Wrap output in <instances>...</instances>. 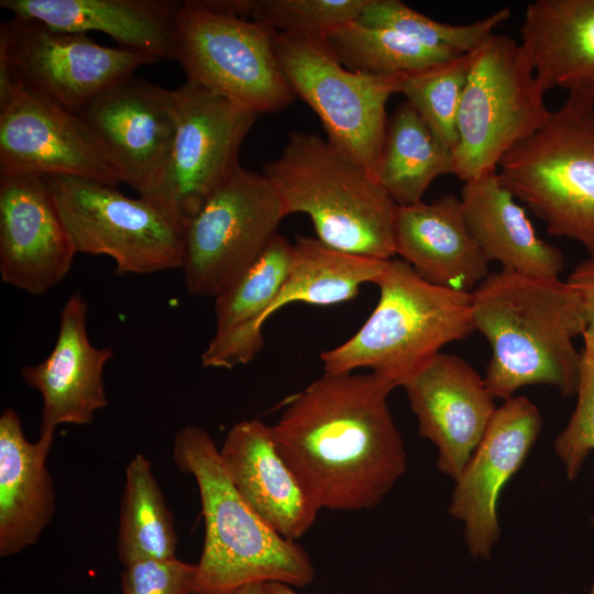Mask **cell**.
I'll return each mask as SVG.
<instances>
[{
	"mask_svg": "<svg viewBox=\"0 0 594 594\" xmlns=\"http://www.w3.org/2000/svg\"><path fill=\"white\" fill-rule=\"evenodd\" d=\"M394 388L372 372H324L271 426L277 451L319 510L373 508L405 474V444L388 406Z\"/></svg>",
	"mask_w": 594,
	"mask_h": 594,
	"instance_id": "obj_1",
	"label": "cell"
},
{
	"mask_svg": "<svg viewBox=\"0 0 594 594\" xmlns=\"http://www.w3.org/2000/svg\"><path fill=\"white\" fill-rule=\"evenodd\" d=\"M475 331L491 346L485 383L506 400L521 387L548 385L576 395L586 318L582 300L566 280L501 270L471 293Z\"/></svg>",
	"mask_w": 594,
	"mask_h": 594,
	"instance_id": "obj_2",
	"label": "cell"
},
{
	"mask_svg": "<svg viewBox=\"0 0 594 594\" xmlns=\"http://www.w3.org/2000/svg\"><path fill=\"white\" fill-rule=\"evenodd\" d=\"M173 460L195 479L205 520L193 594H231L250 583L302 587L314 581L315 568L306 550L279 535L244 501L206 430L179 429Z\"/></svg>",
	"mask_w": 594,
	"mask_h": 594,
	"instance_id": "obj_3",
	"label": "cell"
},
{
	"mask_svg": "<svg viewBox=\"0 0 594 594\" xmlns=\"http://www.w3.org/2000/svg\"><path fill=\"white\" fill-rule=\"evenodd\" d=\"M263 174L285 215L306 213L317 239L339 251L388 261L396 255V204L359 162L318 134L293 131Z\"/></svg>",
	"mask_w": 594,
	"mask_h": 594,
	"instance_id": "obj_4",
	"label": "cell"
},
{
	"mask_svg": "<svg viewBox=\"0 0 594 594\" xmlns=\"http://www.w3.org/2000/svg\"><path fill=\"white\" fill-rule=\"evenodd\" d=\"M375 284L380 299L364 324L321 353L326 373L370 369L403 387L444 345L475 331L471 293L431 284L402 258L387 261Z\"/></svg>",
	"mask_w": 594,
	"mask_h": 594,
	"instance_id": "obj_5",
	"label": "cell"
},
{
	"mask_svg": "<svg viewBox=\"0 0 594 594\" xmlns=\"http://www.w3.org/2000/svg\"><path fill=\"white\" fill-rule=\"evenodd\" d=\"M497 169L501 183L550 234L573 239L594 255V95L569 92Z\"/></svg>",
	"mask_w": 594,
	"mask_h": 594,
	"instance_id": "obj_6",
	"label": "cell"
},
{
	"mask_svg": "<svg viewBox=\"0 0 594 594\" xmlns=\"http://www.w3.org/2000/svg\"><path fill=\"white\" fill-rule=\"evenodd\" d=\"M544 94L522 45L490 35L474 50L463 91L453 175L466 183L496 172L503 156L548 120Z\"/></svg>",
	"mask_w": 594,
	"mask_h": 594,
	"instance_id": "obj_7",
	"label": "cell"
},
{
	"mask_svg": "<svg viewBox=\"0 0 594 594\" xmlns=\"http://www.w3.org/2000/svg\"><path fill=\"white\" fill-rule=\"evenodd\" d=\"M273 29L213 11L201 0L183 1L178 16V61L187 81L200 85L257 114L294 100L276 53Z\"/></svg>",
	"mask_w": 594,
	"mask_h": 594,
	"instance_id": "obj_8",
	"label": "cell"
},
{
	"mask_svg": "<svg viewBox=\"0 0 594 594\" xmlns=\"http://www.w3.org/2000/svg\"><path fill=\"white\" fill-rule=\"evenodd\" d=\"M43 179L77 253L107 255L119 274L182 268L184 231L152 200L94 179Z\"/></svg>",
	"mask_w": 594,
	"mask_h": 594,
	"instance_id": "obj_9",
	"label": "cell"
},
{
	"mask_svg": "<svg viewBox=\"0 0 594 594\" xmlns=\"http://www.w3.org/2000/svg\"><path fill=\"white\" fill-rule=\"evenodd\" d=\"M285 217L270 179L239 166L184 230L187 292L213 298L226 292L262 255Z\"/></svg>",
	"mask_w": 594,
	"mask_h": 594,
	"instance_id": "obj_10",
	"label": "cell"
},
{
	"mask_svg": "<svg viewBox=\"0 0 594 594\" xmlns=\"http://www.w3.org/2000/svg\"><path fill=\"white\" fill-rule=\"evenodd\" d=\"M276 53L294 92L319 117L327 140L375 178L386 132V103L405 76L346 68L319 38L277 33Z\"/></svg>",
	"mask_w": 594,
	"mask_h": 594,
	"instance_id": "obj_11",
	"label": "cell"
},
{
	"mask_svg": "<svg viewBox=\"0 0 594 594\" xmlns=\"http://www.w3.org/2000/svg\"><path fill=\"white\" fill-rule=\"evenodd\" d=\"M177 94L178 119L169 155L140 196L160 206L184 231L240 166L241 144L258 114L190 81Z\"/></svg>",
	"mask_w": 594,
	"mask_h": 594,
	"instance_id": "obj_12",
	"label": "cell"
},
{
	"mask_svg": "<svg viewBox=\"0 0 594 594\" xmlns=\"http://www.w3.org/2000/svg\"><path fill=\"white\" fill-rule=\"evenodd\" d=\"M0 55L16 80L77 114L112 84L160 61L147 52L99 45L86 33L20 18L1 22Z\"/></svg>",
	"mask_w": 594,
	"mask_h": 594,
	"instance_id": "obj_13",
	"label": "cell"
},
{
	"mask_svg": "<svg viewBox=\"0 0 594 594\" xmlns=\"http://www.w3.org/2000/svg\"><path fill=\"white\" fill-rule=\"evenodd\" d=\"M6 174L123 183L79 114L15 78L0 97V175Z\"/></svg>",
	"mask_w": 594,
	"mask_h": 594,
	"instance_id": "obj_14",
	"label": "cell"
},
{
	"mask_svg": "<svg viewBox=\"0 0 594 594\" xmlns=\"http://www.w3.org/2000/svg\"><path fill=\"white\" fill-rule=\"evenodd\" d=\"M122 182L143 195L163 169L178 119V94L133 75L109 86L79 113Z\"/></svg>",
	"mask_w": 594,
	"mask_h": 594,
	"instance_id": "obj_15",
	"label": "cell"
},
{
	"mask_svg": "<svg viewBox=\"0 0 594 594\" xmlns=\"http://www.w3.org/2000/svg\"><path fill=\"white\" fill-rule=\"evenodd\" d=\"M541 426L539 409L529 398L513 396L504 400L454 480L449 512L463 524V537L473 559L491 558L501 536L498 497L524 464Z\"/></svg>",
	"mask_w": 594,
	"mask_h": 594,
	"instance_id": "obj_16",
	"label": "cell"
},
{
	"mask_svg": "<svg viewBox=\"0 0 594 594\" xmlns=\"http://www.w3.org/2000/svg\"><path fill=\"white\" fill-rule=\"evenodd\" d=\"M418 431L437 449V468L455 480L496 410L484 377L462 358L440 352L403 386Z\"/></svg>",
	"mask_w": 594,
	"mask_h": 594,
	"instance_id": "obj_17",
	"label": "cell"
},
{
	"mask_svg": "<svg viewBox=\"0 0 594 594\" xmlns=\"http://www.w3.org/2000/svg\"><path fill=\"white\" fill-rule=\"evenodd\" d=\"M76 253L43 177L0 175L2 282L45 294L65 278Z\"/></svg>",
	"mask_w": 594,
	"mask_h": 594,
	"instance_id": "obj_18",
	"label": "cell"
},
{
	"mask_svg": "<svg viewBox=\"0 0 594 594\" xmlns=\"http://www.w3.org/2000/svg\"><path fill=\"white\" fill-rule=\"evenodd\" d=\"M87 309L81 295L73 293L62 309L52 352L42 362L21 369L24 383L42 396L38 437L54 436L64 424L89 425L108 405L103 370L113 351L90 343Z\"/></svg>",
	"mask_w": 594,
	"mask_h": 594,
	"instance_id": "obj_19",
	"label": "cell"
},
{
	"mask_svg": "<svg viewBox=\"0 0 594 594\" xmlns=\"http://www.w3.org/2000/svg\"><path fill=\"white\" fill-rule=\"evenodd\" d=\"M219 455L239 494L279 535L296 541L315 524L319 509L277 451L271 426L239 421Z\"/></svg>",
	"mask_w": 594,
	"mask_h": 594,
	"instance_id": "obj_20",
	"label": "cell"
},
{
	"mask_svg": "<svg viewBox=\"0 0 594 594\" xmlns=\"http://www.w3.org/2000/svg\"><path fill=\"white\" fill-rule=\"evenodd\" d=\"M396 254L427 282L472 293L488 275V261L472 237L460 197L397 206Z\"/></svg>",
	"mask_w": 594,
	"mask_h": 594,
	"instance_id": "obj_21",
	"label": "cell"
},
{
	"mask_svg": "<svg viewBox=\"0 0 594 594\" xmlns=\"http://www.w3.org/2000/svg\"><path fill=\"white\" fill-rule=\"evenodd\" d=\"M183 2L168 0H1L13 18L87 33L98 31L121 47L176 59Z\"/></svg>",
	"mask_w": 594,
	"mask_h": 594,
	"instance_id": "obj_22",
	"label": "cell"
},
{
	"mask_svg": "<svg viewBox=\"0 0 594 594\" xmlns=\"http://www.w3.org/2000/svg\"><path fill=\"white\" fill-rule=\"evenodd\" d=\"M54 436L30 442L11 408L0 416V556L34 544L55 512L46 460Z\"/></svg>",
	"mask_w": 594,
	"mask_h": 594,
	"instance_id": "obj_23",
	"label": "cell"
},
{
	"mask_svg": "<svg viewBox=\"0 0 594 594\" xmlns=\"http://www.w3.org/2000/svg\"><path fill=\"white\" fill-rule=\"evenodd\" d=\"M460 199L470 232L488 262L517 274L559 278L563 253L538 237L497 170L464 183Z\"/></svg>",
	"mask_w": 594,
	"mask_h": 594,
	"instance_id": "obj_24",
	"label": "cell"
},
{
	"mask_svg": "<svg viewBox=\"0 0 594 594\" xmlns=\"http://www.w3.org/2000/svg\"><path fill=\"white\" fill-rule=\"evenodd\" d=\"M294 245L277 233L262 255L215 298L216 330L200 360L205 367L250 363L263 348L262 317L288 275Z\"/></svg>",
	"mask_w": 594,
	"mask_h": 594,
	"instance_id": "obj_25",
	"label": "cell"
},
{
	"mask_svg": "<svg viewBox=\"0 0 594 594\" xmlns=\"http://www.w3.org/2000/svg\"><path fill=\"white\" fill-rule=\"evenodd\" d=\"M520 38L544 92L561 87L594 95V0L530 2Z\"/></svg>",
	"mask_w": 594,
	"mask_h": 594,
	"instance_id": "obj_26",
	"label": "cell"
},
{
	"mask_svg": "<svg viewBox=\"0 0 594 594\" xmlns=\"http://www.w3.org/2000/svg\"><path fill=\"white\" fill-rule=\"evenodd\" d=\"M444 174H453L452 151L407 101L400 103L387 121L377 182L397 206H409Z\"/></svg>",
	"mask_w": 594,
	"mask_h": 594,
	"instance_id": "obj_27",
	"label": "cell"
},
{
	"mask_svg": "<svg viewBox=\"0 0 594 594\" xmlns=\"http://www.w3.org/2000/svg\"><path fill=\"white\" fill-rule=\"evenodd\" d=\"M293 245L288 275L262 317L263 327L273 314L292 302L330 306L354 298L363 284H375L387 263L339 251L317 238L299 235Z\"/></svg>",
	"mask_w": 594,
	"mask_h": 594,
	"instance_id": "obj_28",
	"label": "cell"
},
{
	"mask_svg": "<svg viewBox=\"0 0 594 594\" xmlns=\"http://www.w3.org/2000/svg\"><path fill=\"white\" fill-rule=\"evenodd\" d=\"M174 517L146 457L136 453L125 468L117 552L121 564L175 557Z\"/></svg>",
	"mask_w": 594,
	"mask_h": 594,
	"instance_id": "obj_29",
	"label": "cell"
},
{
	"mask_svg": "<svg viewBox=\"0 0 594 594\" xmlns=\"http://www.w3.org/2000/svg\"><path fill=\"white\" fill-rule=\"evenodd\" d=\"M321 41L346 68L380 77L406 76L463 55L359 20L332 29Z\"/></svg>",
	"mask_w": 594,
	"mask_h": 594,
	"instance_id": "obj_30",
	"label": "cell"
},
{
	"mask_svg": "<svg viewBox=\"0 0 594 594\" xmlns=\"http://www.w3.org/2000/svg\"><path fill=\"white\" fill-rule=\"evenodd\" d=\"M509 16L510 9L503 8L483 20L457 25L428 18L398 0H367L358 20L395 30L431 47L466 54L477 48Z\"/></svg>",
	"mask_w": 594,
	"mask_h": 594,
	"instance_id": "obj_31",
	"label": "cell"
},
{
	"mask_svg": "<svg viewBox=\"0 0 594 594\" xmlns=\"http://www.w3.org/2000/svg\"><path fill=\"white\" fill-rule=\"evenodd\" d=\"M474 51L404 77L400 94L440 142L453 152L458 116Z\"/></svg>",
	"mask_w": 594,
	"mask_h": 594,
	"instance_id": "obj_32",
	"label": "cell"
},
{
	"mask_svg": "<svg viewBox=\"0 0 594 594\" xmlns=\"http://www.w3.org/2000/svg\"><path fill=\"white\" fill-rule=\"evenodd\" d=\"M367 0H223L222 10L277 33L322 40L332 29L358 20Z\"/></svg>",
	"mask_w": 594,
	"mask_h": 594,
	"instance_id": "obj_33",
	"label": "cell"
},
{
	"mask_svg": "<svg viewBox=\"0 0 594 594\" xmlns=\"http://www.w3.org/2000/svg\"><path fill=\"white\" fill-rule=\"evenodd\" d=\"M576 392V406L554 441V451L573 481L579 475L587 454L594 451V344L584 343Z\"/></svg>",
	"mask_w": 594,
	"mask_h": 594,
	"instance_id": "obj_34",
	"label": "cell"
},
{
	"mask_svg": "<svg viewBox=\"0 0 594 594\" xmlns=\"http://www.w3.org/2000/svg\"><path fill=\"white\" fill-rule=\"evenodd\" d=\"M196 564L176 557L143 560L124 565L121 573L123 594H193Z\"/></svg>",
	"mask_w": 594,
	"mask_h": 594,
	"instance_id": "obj_35",
	"label": "cell"
},
{
	"mask_svg": "<svg viewBox=\"0 0 594 594\" xmlns=\"http://www.w3.org/2000/svg\"><path fill=\"white\" fill-rule=\"evenodd\" d=\"M580 296L586 318L583 342L594 344V255L580 262L565 279Z\"/></svg>",
	"mask_w": 594,
	"mask_h": 594,
	"instance_id": "obj_36",
	"label": "cell"
},
{
	"mask_svg": "<svg viewBox=\"0 0 594 594\" xmlns=\"http://www.w3.org/2000/svg\"><path fill=\"white\" fill-rule=\"evenodd\" d=\"M231 594H268L267 583H250L237 588Z\"/></svg>",
	"mask_w": 594,
	"mask_h": 594,
	"instance_id": "obj_37",
	"label": "cell"
},
{
	"mask_svg": "<svg viewBox=\"0 0 594 594\" xmlns=\"http://www.w3.org/2000/svg\"><path fill=\"white\" fill-rule=\"evenodd\" d=\"M267 588L268 594H300L294 586L279 582L267 583Z\"/></svg>",
	"mask_w": 594,
	"mask_h": 594,
	"instance_id": "obj_38",
	"label": "cell"
}]
</instances>
